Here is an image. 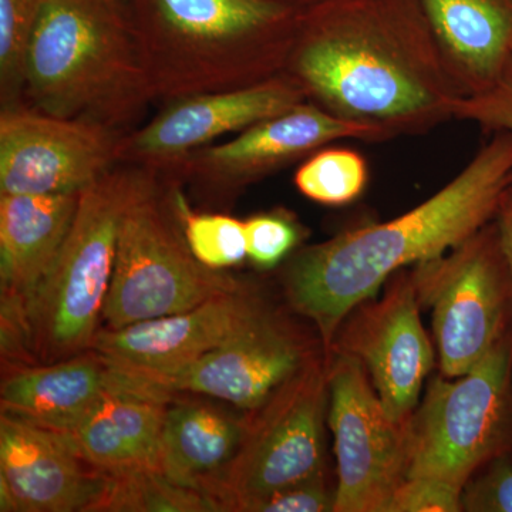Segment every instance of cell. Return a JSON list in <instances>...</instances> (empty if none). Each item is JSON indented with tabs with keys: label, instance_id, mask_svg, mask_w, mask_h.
I'll use <instances>...</instances> for the list:
<instances>
[{
	"label": "cell",
	"instance_id": "cell-9",
	"mask_svg": "<svg viewBox=\"0 0 512 512\" xmlns=\"http://www.w3.org/2000/svg\"><path fill=\"white\" fill-rule=\"evenodd\" d=\"M329 399V355L322 350L248 412L244 441L218 488L222 511L245 512L266 495L328 473Z\"/></svg>",
	"mask_w": 512,
	"mask_h": 512
},
{
	"label": "cell",
	"instance_id": "cell-4",
	"mask_svg": "<svg viewBox=\"0 0 512 512\" xmlns=\"http://www.w3.org/2000/svg\"><path fill=\"white\" fill-rule=\"evenodd\" d=\"M150 103L119 0H47L26 56L23 104L121 133Z\"/></svg>",
	"mask_w": 512,
	"mask_h": 512
},
{
	"label": "cell",
	"instance_id": "cell-10",
	"mask_svg": "<svg viewBox=\"0 0 512 512\" xmlns=\"http://www.w3.org/2000/svg\"><path fill=\"white\" fill-rule=\"evenodd\" d=\"M328 424L335 443V512H386L410 466V420L384 410L366 367L329 353Z\"/></svg>",
	"mask_w": 512,
	"mask_h": 512
},
{
	"label": "cell",
	"instance_id": "cell-20",
	"mask_svg": "<svg viewBox=\"0 0 512 512\" xmlns=\"http://www.w3.org/2000/svg\"><path fill=\"white\" fill-rule=\"evenodd\" d=\"M461 96L494 86L512 60V0H421Z\"/></svg>",
	"mask_w": 512,
	"mask_h": 512
},
{
	"label": "cell",
	"instance_id": "cell-15",
	"mask_svg": "<svg viewBox=\"0 0 512 512\" xmlns=\"http://www.w3.org/2000/svg\"><path fill=\"white\" fill-rule=\"evenodd\" d=\"M269 306L258 291L245 284L190 311L120 329L100 328L90 349L161 386L165 379L237 335Z\"/></svg>",
	"mask_w": 512,
	"mask_h": 512
},
{
	"label": "cell",
	"instance_id": "cell-6",
	"mask_svg": "<svg viewBox=\"0 0 512 512\" xmlns=\"http://www.w3.org/2000/svg\"><path fill=\"white\" fill-rule=\"evenodd\" d=\"M160 175L154 168L124 212L101 328L190 311L245 285L192 255Z\"/></svg>",
	"mask_w": 512,
	"mask_h": 512
},
{
	"label": "cell",
	"instance_id": "cell-28",
	"mask_svg": "<svg viewBox=\"0 0 512 512\" xmlns=\"http://www.w3.org/2000/svg\"><path fill=\"white\" fill-rule=\"evenodd\" d=\"M461 505L467 512H512L511 451L495 458L468 481Z\"/></svg>",
	"mask_w": 512,
	"mask_h": 512
},
{
	"label": "cell",
	"instance_id": "cell-31",
	"mask_svg": "<svg viewBox=\"0 0 512 512\" xmlns=\"http://www.w3.org/2000/svg\"><path fill=\"white\" fill-rule=\"evenodd\" d=\"M335 501L336 487H330L326 473L266 495L245 512H330L335 511Z\"/></svg>",
	"mask_w": 512,
	"mask_h": 512
},
{
	"label": "cell",
	"instance_id": "cell-18",
	"mask_svg": "<svg viewBox=\"0 0 512 512\" xmlns=\"http://www.w3.org/2000/svg\"><path fill=\"white\" fill-rule=\"evenodd\" d=\"M80 194L0 195L3 356L29 362L25 318L72 227Z\"/></svg>",
	"mask_w": 512,
	"mask_h": 512
},
{
	"label": "cell",
	"instance_id": "cell-2",
	"mask_svg": "<svg viewBox=\"0 0 512 512\" xmlns=\"http://www.w3.org/2000/svg\"><path fill=\"white\" fill-rule=\"evenodd\" d=\"M512 184V133L495 131L436 194L393 220L342 232L292 254L285 295L329 353L343 320L397 271L456 248L494 221Z\"/></svg>",
	"mask_w": 512,
	"mask_h": 512
},
{
	"label": "cell",
	"instance_id": "cell-12",
	"mask_svg": "<svg viewBox=\"0 0 512 512\" xmlns=\"http://www.w3.org/2000/svg\"><path fill=\"white\" fill-rule=\"evenodd\" d=\"M124 134L20 104L0 111V195L80 194L120 163Z\"/></svg>",
	"mask_w": 512,
	"mask_h": 512
},
{
	"label": "cell",
	"instance_id": "cell-29",
	"mask_svg": "<svg viewBox=\"0 0 512 512\" xmlns=\"http://www.w3.org/2000/svg\"><path fill=\"white\" fill-rule=\"evenodd\" d=\"M454 119L476 123L491 133H512V60L490 89L477 96L461 97Z\"/></svg>",
	"mask_w": 512,
	"mask_h": 512
},
{
	"label": "cell",
	"instance_id": "cell-34",
	"mask_svg": "<svg viewBox=\"0 0 512 512\" xmlns=\"http://www.w3.org/2000/svg\"><path fill=\"white\" fill-rule=\"evenodd\" d=\"M119 2L121 3V0H119Z\"/></svg>",
	"mask_w": 512,
	"mask_h": 512
},
{
	"label": "cell",
	"instance_id": "cell-13",
	"mask_svg": "<svg viewBox=\"0 0 512 512\" xmlns=\"http://www.w3.org/2000/svg\"><path fill=\"white\" fill-rule=\"evenodd\" d=\"M322 350L269 306L237 335L161 386L173 396L200 394L254 412Z\"/></svg>",
	"mask_w": 512,
	"mask_h": 512
},
{
	"label": "cell",
	"instance_id": "cell-33",
	"mask_svg": "<svg viewBox=\"0 0 512 512\" xmlns=\"http://www.w3.org/2000/svg\"><path fill=\"white\" fill-rule=\"evenodd\" d=\"M279 2H284L286 5L295 6V8L303 9L308 8V6L313 5V3L319 2V0H279Z\"/></svg>",
	"mask_w": 512,
	"mask_h": 512
},
{
	"label": "cell",
	"instance_id": "cell-24",
	"mask_svg": "<svg viewBox=\"0 0 512 512\" xmlns=\"http://www.w3.org/2000/svg\"><path fill=\"white\" fill-rule=\"evenodd\" d=\"M171 201L192 255L207 268L224 271L248 258L245 221L222 214H197L170 184Z\"/></svg>",
	"mask_w": 512,
	"mask_h": 512
},
{
	"label": "cell",
	"instance_id": "cell-17",
	"mask_svg": "<svg viewBox=\"0 0 512 512\" xmlns=\"http://www.w3.org/2000/svg\"><path fill=\"white\" fill-rule=\"evenodd\" d=\"M106 473L87 464L66 434L2 413L0 510L93 511Z\"/></svg>",
	"mask_w": 512,
	"mask_h": 512
},
{
	"label": "cell",
	"instance_id": "cell-8",
	"mask_svg": "<svg viewBox=\"0 0 512 512\" xmlns=\"http://www.w3.org/2000/svg\"><path fill=\"white\" fill-rule=\"evenodd\" d=\"M410 272L421 308L431 309L441 375L463 376L512 325V271L497 224Z\"/></svg>",
	"mask_w": 512,
	"mask_h": 512
},
{
	"label": "cell",
	"instance_id": "cell-23",
	"mask_svg": "<svg viewBox=\"0 0 512 512\" xmlns=\"http://www.w3.org/2000/svg\"><path fill=\"white\" fill-rule=\"evenodd\" d=\"M106 473V471H104ZM93 511H221L208 495L174 483L160 470L106 473V487Z\"/></svg>",
	"mask_w": 512,
	"mask_h": 512
},
{
	"label": "cell",
	"instance_id": "cell-16",
	"mask_svg": "<svg viewBox=\"0 0 512 512\" xmlns=\"http://www.w3.org/2000/svg\"><path fill=\"white\" fill-rule=\"evenodd\" d=\"M336 140L382 143L372 128L350 123L305 101L286 113L256 123L234 140L202 147L163 173L187 175L218 187H245Z\"/></svg>",
	"mask_w": 512,
	"mask_h": 512
},
{
	"label": "cell",
	"instance_id": "cell-3",
	"mask_svg": "<svg viewBox=\"0 0 512 512\" xmlns=\"http://www.w3.org/2000/svg\"><path fill=\"white\" fill-rule=\"evenodd\" d=\"M154 101L285 72L301 9L279 0H121Z\"/></svg>",
	"mask_w": 512,
	"mask_h": 512
},
{
	"label": "cell",
	"instance_id": "cell-21",
	"mask_svg": "<svg viewBox=\"0 0 512 512\" xmlns=\"http://www.w3.org/2000/svg\"><path fill=\"white\" fill-rule=\"evenodd\" d=\"M247 426V412L235 416L212 404L174 397L165 412L161 473L220 505L218 488L241 448Z\"/></svg>",
	"mask_w": 512,
	"mask_h": 512
},
{
	"label": "cell",
	"instance_id": "cell-1",
	"mask_svg": "<svg viewBox=\"0 0 512 512\" xmlns=\"http://www.w3.org/2000/svg\"><path fill=\"white\" fill-rule=\"evenodd\" d=\"M306 101L380 141L454 120L461 93L421 0H319L299 13L285 72Z\"/></svg>",
	"mask_w": 512,
	"mask_h": 512
},
{
	"label": "cell",
	"instance_id": "cell-14",
	"mask_svg": "<svg viewBox=\"0 0 512 512\" xmlns=\"http://www.w3.org/2000/svg\"><path fill=\"white\" fill-rule=\"evenodd\" d=\"M305 101L301 87L285 73L242 89L184 97L165 104L143 127L124 134L119 158L121 163L164 171L218 137L241 133Z\"/></svg>",
	"mask_w": 512,
	"mask_h": 512
},
{
	"label": "cell",
	"instance_id": "cell-32",
	"mask_svg": "<svg viewBox=\"0 0 512 512\" xmlns=\"http://www.w3.org/2000/svg\"><path fill=\"white\" fill-rule=\"evenodd\" d=\"M494 221L497 224L498 232H500L501 244H503L512 271V184L501 198Z\"/></svg>",
	"mask_w": 512,
	"mask_h": 512
},
{
	"label": "cell",
	"instance_id": "cell-11",
	"mask_svg": "<svg viewBox=\"0 0 512 512\" xmlns=\"http://www.w3.org/2000/svg\"><path fill=\"white\" fill-rule=\"evenodd\" d=\"M420 311L412 272L397 271L379 301L367 299L346 316L329 350L363 363L384 410L397 423L412 419L436 365Z\"/></svg>",
	"mask_w": 512,
	"mask_h": 512
},
{
	"label": "cell",
	"instance_id": "cell-22",
	"mask_svg": "<svg viewBox=\"0 0 512 512\" xmlns=\"http://www.w3.org/2000/svg\"><path fill=\"white\" fill-rule=\"evenodd\" d=\"M171 400L110 393L64 433L90 466L106 473L160 470L161 436Z\"/></svg>",
	"mask_w": 512,
	"mask_h": 512
},
{
	"label": "cell",
	"instance_id": "cell-25",
	"mask_svg": "<svg viewBox=\"0 0 512 512\" xmlns=\"http://www.w3.org/2000/svg\"><path fill=\"white\" fill-rule=\"evenodd\" d=\"M369 171L365 157L348 148H326L299 167L295 185L309 200L330 207L350 204L365 191Z\"/></svg>",
	"mask_w": 512,
	"mask_h": 512
},
{
	"label": "cell",
	"instance_id": "cell-19",
	"mask_svg": "<svg viewBox=\"0 0 512 512\" xmlns=\"http://www.w3.org/2000/svg\"><path fill=\"white\" fill-rule=\"evenodd\" d=\"M110 393L174 399L160 384L128 372L90 349L53 363L16 366L3 379L0 403L2 413L57 433H69Z\"/></svg>",
	"mask_w": 512,
	"mask_h": 512
},
{
	"label": "cell",
	"instance_id": "cell-7",
	"mask_svg": "<svg viewBox=\"0 0 512 512\" xmlns=\"http://www.w3.org/2000/svg\"><path fill=\"white\" fill-rule=\"evenodd\" d=\"M512 450V325L463 376L434 377L410 419L407 477L464 488Z\"/></svg>",
	"mask_w": 512,
	"mask_h": 512
},
{
	"label": "cell",
	"instance_id": "cell-26",
	"mask_svg": "<svg viewBox=\"0 0 512 512\" xmlns=\"http://www.w3.org/2000/svg\"><path fill=\"white\" fill-rule=\"evenodd\" d=\"M47 0H0V106L23 104L26 56Z\"/></svg>",
	"mask_w": 512,
	"mask_h": 512
},
{
	"label": "cell",
	"instance_id": "cell-30",
	"mask_svg": "<svg viewBox=\"0 0 512 512\" xmlns=\"http://www.w3.org/2000/svg\"><path fill=\"white\" fill-rule=\"evenodd\" d=\"M463 488L431 477H407L386 512H460Z\"/></svg>",
	"mask_w": 512,
	"mask_h": 512
},
{
	"label": "cell",
	"instance_id": "cell-27",
	"mask_svg": "<svg viewBox=\"0 0 512 512\" xmlns=\"http://www.w3.org/2000/svg\"><path fill=\"white\" fill-rule=\"evenodd\" d=\"M248 259L259 269H274L295 252L303 231L291 215L282 211L255 215L245 221Z\"/></svg>",
	"mask_w": 512,
	"mask_h": 512
},
{
	"label": "cell",
	"instance_id": "cell-5",
	"mask_svg": "<svg viewBox=\"0 0 512 512\" xmlns=\"http://www.w3.org/2000/svg\"><path fill=\"white\" fill-rule=\"evenodd\" d=\"M154 168L123 163L80 192L55 262L25 318L29 365L69 359L92 348L109 295L121 221Z\"/></svg>",
	"mask_w": 512,
	"mask_h": 512
}]
</instances>
